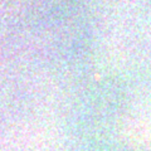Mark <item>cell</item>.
I'll return each instance as SVG.
<instances>
[{
	"instance_id": "cell-1",
	"label": "cell",
	"mask_w": 151,
	"mask_h": 151,
	"mask_svg": "<svg viewBox=\"0 0 151 151\" xmlns=\"http://www.w3.org/2000/svg\"><path fill=\"white\" fill-rule=\"evenodd\" d=\"M124 139L132 146L151 147V122L142 120H129L124 126Z\"/></svg>"
}]
</instances>
